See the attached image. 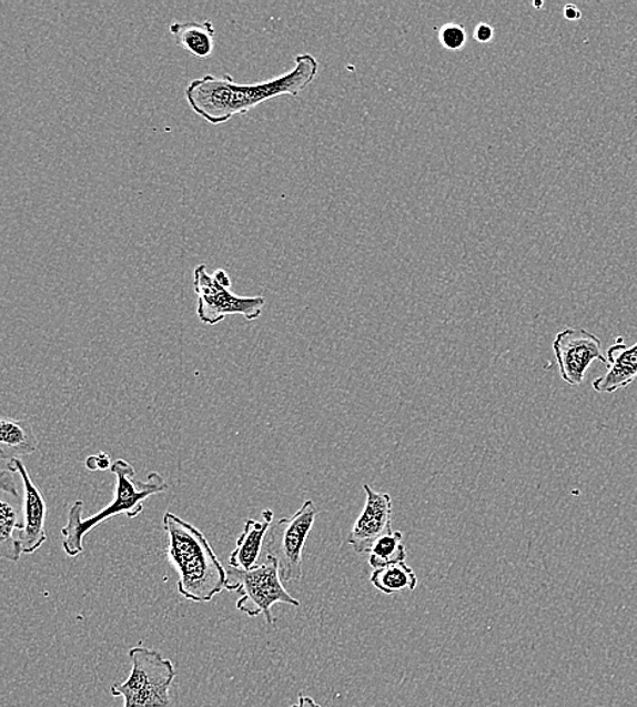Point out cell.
Segmentation results:
<instances>
[{
  "label": "cell",
  "instance_id": "obj_20",
  "mask_svg": "<svg viewBox=\"0 0 637 707\" xmlns=\"http://www.w3.org/2000/svg\"><path fill=\"white\" fill-rule=\"evenodd\" d=\"M87 467L89 471H107L112 468L111 457H109L107 453L100 452L99 455L88 457Z\"/></svg>",
  "mask_w": 637,
  "mask_h": 707
},
{
  "label": "cell",
  "instance_id": "obj_4",
  "mask_svg": "<svg viewBox=\"0 0 637 707\" xmlns=\"http://www.w3.org/2000/svg\"><path fill=\"white\" fill-rule=\"evenodd\" d=\"M279 560L272 555H266L263 564L251 570L228 569L226 589L239 592L241 595L236 602V609L249 618L264 615L266 624L273 625L272 607L277 603L300 607V600L291 596L284 588Z\"/></svg>",
  "mask_w": 637,
  "mask_h": 707
},
{
  "label": "cell",
  "instance_id": "obj_14",
  "mask_svg": "<svg viewBox=\"0 0 637 707\" xmlns=\"http://www.w3.org/2000/svg\"><path fill=\"white\" fill-rule=\"evenodd\" d=\"M38 451V438L33 427L26 420L3 418L0 421V457L6 462L32 455Z\"/></svg>",
  "mask_w": 637,
  "mask_h": 707
},
{
  "label": "cell",
  "instance_id": "obj_6",
  "mask_svg": "<svg viewBox=\"0 0 637 707\" xmlns=\"http://www.w3.org/2000/svg\"><path fill=\"white\" fill-rule=\"evenodd\" d=\"M317 506L305 501L293 516L281 518L271 528L266 554L279 560L283 582H299L303 576V548L313 529Z\"/></svg>",
  "mask_w": 637,
  "mask_h": 707
},
{
  "label": "cell",
  "instance_id": "obj_16",
  "mask_svg": "<svg viewBox=\"0 0 637 707\" xmlns=\"http://www.w3.org/2000/svg\"><path fill=\"white\" fill-rule=\"evenodd\" d=\"M370 583L384 595H393L396 592L415 590L417 577L406 562H400L385 567H380L372 573Z\"/></svg>",
  "mask_w": 637,
  "mask_h": 707
},
{
  "label": "cell",
  "instance_id": "obj_7",
  "mask_svg": "<svg viewBox=\"0 0 637 707\" xmlns=\"http://www.w3.org/2000/svg\"><path fill=\"white\" fill-rule=\"evenodd\" d=\"M552 347L560 376L568 385L584 383L588 367L596 361L608 366V358L603 354V342L585 329L563 330L556 335Z\"/></svg>",
  "mask_w": 637,
  "mask_h": 707
},
{
  "label": "cell",
  "instance_id": "obj_8",
  "mask_svg": "<svg viewBox=\"0 0 637 707\" xmlns=\"http://www.w3.org/2000/svg\"><path fill=\"white\" fill-rule=\"evenodd\" d=\"M130 660L132 667L129 679L114 683L111 688L113 697L125 699L151 687L172 686L175 678L174 664L160 652L145 648L142 644L133 646L130 649Z\"/></svg>",
  "mask_w": 637,
  "mask_h": 707
},
{
  "label": "cell",
  "instance_id": "obj_23",
  "mask_svg": "<svg viewBox=\"0 0 637 707\" xmlns=\"http://www.w3.org/2000/svg\"><path fill=\"white\" fill-rule=\"evenodd\" d=\"M290 707H323L315 703V700L311 697H306V695L301 694L299 703L295 705H291Z\"/></svg>",
  "mask_w": 637,
  "mask_h": 707
},
{
  "label": "cell",
  "instance_id": "obj_19",
  "mask_svg": "<svg viewBox=\"0 0 637 707\" xmlns=\"http://www.w3.org/2000/svg\"><path fill=\"white\" fill-rule=\"evenodd\" d=\"M439 40L442 46L448 51H458L464 48L466 42V32L464 27L458 23H446L439 30Z\"/></svg>",
  "mask_w": 637,
  "mask_h": 707
},
{
  "label": "cell",
  "instance_id": "obj_12",
  "mask_svg": "<svg viewBox=\"0 0 637 707\" xmlns=\"http://www.w3.org/2000/svg\"><path fill=\"white\" fill-rule=\"evenodd\" d=\"M608 371L594 380L593 388L598 394H613L628 388L637 378V341L633 346H625L623 337L608 349Z\"/></svg>",
  "mask_w": 637,
  "mask_h": 707
},
{
  "label": "cell",
  "instance_id": "obj_22",
  "mask_svg": "<svg viewBox=\"0 0 637 707\" xmlns=\"http://www.w3.org/2000/svg\"><path fill=\"white\" fill-rule=\"evenodd\" d=\"M563 14L566 20L573 22L579 21L582 18V11L579 10L578 6L575 4H567L566 8H564L563 10Z\"/></svg>",
  "mask_w": 637,
  "mask_h": 707
},
{
  "label": "cell",
  "instance_id": "obj_1",
  "mask_svg": "<svg viewBox=\"0 0 637 707\" xmlns=\"http://www.w3.org/2000/svg\"><path fill=\"white\" fill-rule=\"evenodd\" d=\"M317 72L318 60L311 53H302L295 58L294 69L275 80L239 84L230 75H205L188 84L185 99L198 117L221 125L277 97H299Z\"/></svg>",
  "mask_w": 637,
  "mask_h": 707
},
{
  "label": "cell",
  "instance_id": "obj_3",
  "mask_svg": "<svg viewBox=\"0 0 637 707\" xmlns=\"http://www.w3.org/2000/svg\"><path fill=\"white\" fill-rule=\"evenodd\" d=\"M111 471L117 476V487H114V498L111 504L87 519L82 518V501H77L71 506L69 519L62 529L63 549L69 557H78L83 553V537L105 519L119 515L135 518L143 512L145 499L168 492V483L161 474L151 473L148 481H135V469L129 462L121 458L113 463Z\"/></svg>",
  "mask_w": 637,
  "mask_h": 707
},
{
  "label": "cell",
  "instance_id": "obj_24",
  "mask_svg": "<svg viewBox=\"0 0 637 707\" xmlns=\"http://www.w3.org/2000/svg\"><path fill=\"white\" fill-rule=\"evenodd\" d=\"M543 6H544L543 2H539V3L534 2V8H543Z\"/></svg>",
  "mask_w": 637,
  "mask_h": 707
},
{
  "label": "cell",
  "instance_id": "obj_13",
  "mask_svg": "<svg viewBox=\"0 0 637 707\" xmlns=\"http://www.w3.org/2000/svg\"><path fill=\"white\" fill-rule=\"evenodd\" d=\"M273 523V512L265 509L261 522L257 519H247L244 532H242L236 547L230 555V566L234 569L251 570L259 565L261 549L266 534Z\"/></svg>",
  "mask_w": 637,
  "mask_h": 707
},
{
  "label": "cell",
  "instance_id": "obj_17",
  "mask_svg": "<svg viewBox=\"0 0 637 707\" xmlns=\"http://www.w3.org/2000/svg\"><path fill=\"white\" fill-rule=\"evenodd\" d=\"M406 560V549L403 543V532H392L390 535L382 536L374 543L368 553V564L374 569L385 567Z\"/></svg>",
  "mask_w": 637,
  "mask_h": 707
},
{
  "label": "cell",
  "instance_id": "obj_9",
  "mask_svg": "<svg viewBox=\"0 0 637 707\" xmlns=\"http://www.w3.org/2000/svg\"><path fill=\"white\" fill-rule=\"evenodd\" d=\"M26 522V501L18 492L14 473L3 468L0 475V555L17 562L21 558L20 534Z\"/></svg>",
  "mask_w": 637,
  "mask_h": 707
},
{
  "label": "cell",
  "instance_id": "obj_18",
  "mask_svg": "<svg viewBox=\"0 0 637 707\" xmlns=\"http://www.w3.org/2000/svg\"><path fill=\"white\" fill-rule=\"evenodd\" d=\"M170 686H155L131 695L124 699L123 707H170Z\"/></svg>",
  "mask_w": 637,
  "mask_h": 707
},
{
  "label": "cell",
  "instance_id": "obj_15",
  "mask_svg": "<svg viewBox=\"0 0 637 707\" xmlns=\"http://www.w3.org/2000/svg\"><path fill=\"white\" fill-rule=\"evenodd\" d=\"M178 46L198 59H209L214 53L215 27L211 21L174 22L169 28Z\"/></svg>",
  "mask_w": 637,
  "mask_h": 707
},
{
  "label": "cell",
  "instance_id": "obj_5",
  "mask_svg": "<svg viewBox=\"0 0 637 707\" xmlns=\"http://www.w3.org/2000/svg\"><path fill=\"white\" fill-rule=\"evenodd\" d=\"M232 280L226 271L216 270L209 274V267L200 264L193 271V287L198 297V317L208 325H216L228 316H242L249 322L261 316L264 297H239L232 290Z\"/></svg>",
  "mask_w": 637,
  "mask_h": 707
},
{
  "label": "cell",
  "instance_id": "obj_10",
  "mask_svg": "<svg viewBox=\"0 0 637 707\" xmlns=\"http://www.w3.org/2000/svg\"><path fill=\"white\" fill-rule=\"evenodd\" d=\"M367 499L360 518L348 536V543L357 554H368L374 543L382 536L392 534L393 499L387 493H377L373 487L363 486Z\"/></svg>",
  "mask_w": 637,
  "mask_h": 707
},
{
  "label": "cell",
  "instance_id": "obj_2",
  "mask_svg": "<svg viewBox=\"0 0 637 707\" xmlns=\"http://www.w3.org/2000/svg\"><path fill=\"white\" fill-rule=\"evenodd\" d=\"M169 537L168 558L179 574V592L188 600L211 602L226 589L228 570L203 532L173 513L163 516Z\"/></svg>",
  "mask_w": 637,
  "mask_h": 707
},
{
  "label": "cell",
  "instance_id": "obj_11",
  "mask_svg": "<svg viewBox=\"0 0 637 707\" xmlns=\"http://www.w3.org/2000/svg\"><path fill=\"white\" fill-rule=\"evenodd\" d=\"M6 469L20 474L23 485V499H26V522L20 534V542L23 554H33L47 541V504L34 482L21 461L6 463Z\"/></svg>",
  "mask_w": 637,
  "mask_h": 707
},
{
  "label": "cell",
  "instance_id": "obj_21",
  "mask_svg": "<svg viewBox=\"0 0 637 707\" xmlns=\"http://www.w3.org/2000/svg\"><path fill=\"white\" fill-rule=\"evenodd\" d=\"M494 33L495 30L493 27L489 26V23L482 22L478 23L475 29V39L476 41L482 42V44H485V42H489L494 39Z\"/></svg>",
  "mask_w": 637,
  "mask_h": 707
}]
</instances>
